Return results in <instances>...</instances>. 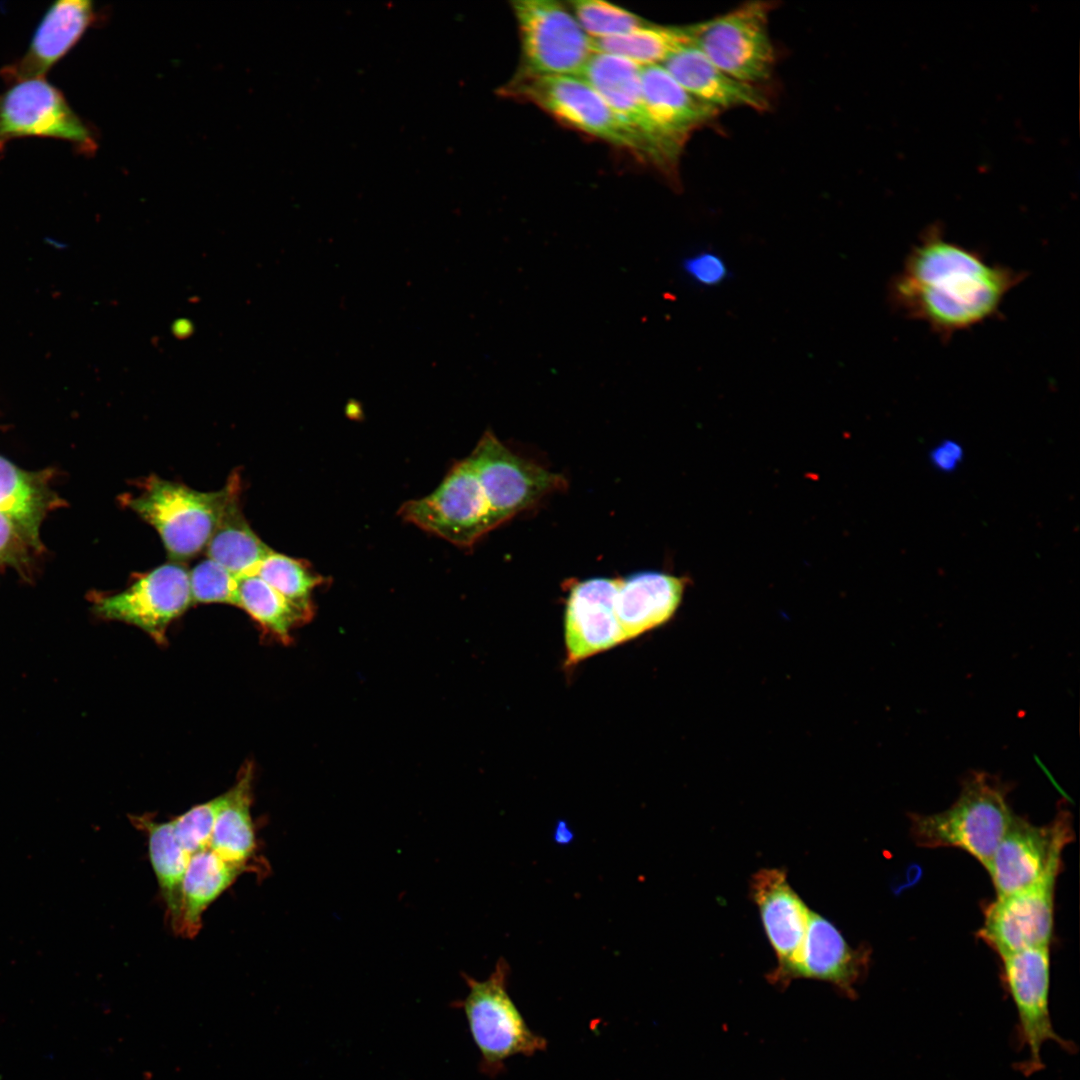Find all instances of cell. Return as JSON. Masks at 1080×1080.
Returning <instances> with one entry per match:
<instances>
[{"label":"cell","mask_w":1080,"mask_h":1080,"mask_svg":"<svg viewBox=\"0 0 1080 1080\" xmlns=\"http://www.w3.org/2000/svg\"><path fill=\"white\" fill-rule=\"evenodd\" d=\"M1024 273L992 264L975 249L929 225L890 280L888 300L907 319L926 324L942 339L992 319Z\"/></svg>","instance_id":"1"},{"label":"cell","mask_w":1080,"mask_h":1080,"mask_svg":"<svg viewBox=\"0 0 1080 1080\" xmlns=\"http://www.w3.org/2000/svg\"><path fill=\"white\" fill-rule=\"evenodd\" d=\"M1009 792V784L998 776L973 771L948 809L909 816L912 839L924 848L961 849L986 868L1015 815Z\"/></svg>","instance_id":"2"},{"label":"cell","mask_w":1080,"mask_h":1080,"mask_svg":"<svg viewBox=\"0 0 1080 1080\" xmlns=\"http://www.w3.org/2000/svg\"><path fill=\"white\" fill-rule=\"evenodd\" d=\"M240 488L237 473L214 492L150 475L140 483L136 494L127 495L126 504L156 529L170 558L181 562L205 550L229 501Z\"/></svg>","instance_id":"3"},{"label":"cell","mask_w":1080,"mask_h":1080,"mask_svg":"<svg viewBox=\"0 0 1080 1080\" xmlns=\"http://www.w3.org/2000/svg\"><path fill=\"white\" fill-rule=\"evenodd\" d=\"M510 966L500 958L485 980L467 974L464 999L454 1003L464 1011L472 1039L480 1053V1071L494 1078L515 1055L533 1056L547 1048V1040L531 1030L510 997L507 987Z\"/></svg>","instance_id":"4"},{"label":"cell","mask_w":1080,"mask_h":1080,"mask_svg":"<svg viewBox=\"0 0 1080 1080\" xmlns=\"http://www.w3.org/2000/svg\"><path fill=\"white\" fill-rule=\"evenodd\" d=\"M771 9L770 2L753 1L691 24L692 45L728 75L758 85L770 78L775 66Z\"/></svg>","instance_id":"5"},{"label":"cell","mask_w":1080,"mask_h":1080,"mask_svg":"<svg viewBox=\"0 0 1080 1080\" xmlns=\"http://www.w3.org/2000/svg\"><path fill=\"white\" fill-rule=\"evenodd\" d=\"M399 514L462 548H471L500 525L468 457L456 462L431 494L404 503Z\"/></svg>","instance_id":"6"},{"label":"cell","mask_w":1080,"mask_h":1080,"mask_svg":"<svg viewBox=\"0 0 1080 1080\" xmlns=\"http://www.w3.org/2000/svg\"><path fill=\"white\" fill-rule=\"evenodd\" d=\"M512 7L521 41L519 74L579 76L595 48L572 12L552 0H517Z\"/></svg>","instance_id":"7"},{"label":"cell","mask_w":1080,"mask_h":1080,"mask_svg":"<svg viewBox=\"0 0 1080 1080\" xmlns=\"http://www.w3.org/2000/svg\"><path fill=\"white\" fill-rule=\"evenodd\" d=\"M553 117L645 159L640 142L618 119L598 92L582 77L574 75H524L506 88Z\"/></svg>","instance_id":"8"},{"label":"cell","mask_w":1080,"mask_h":1080,"mask_svg":"<svg viewBox=\"0 0 1080 1080\" xmlns=\"http://www.w3.org/2000/svg\"><path fill=\"white\" fill-rule=\"evenodd\" d=\"M468 459L500 525L567 487L562 474L515 454L490 431Z\"/></svg>","instance_id":"9"},{"label":"cell","mask_w":1080,"mask_h":1080,"mask_svg":"<svg viewBox=\"0 0 1080 1080\" xmlns=\"http://www.w3.org/2000/svg\"><path fill=\"white\" fill-rule=\"evenodd\" d=\"M23 137L68 141L86 154L96 149L89 127L45 78L15 82L0 94V153Z\"/></svg>","instance_id":"10"},{"label":"cell","mask_w":1080,"mask_h":1080,"mask_svg":"<svg viewBox=\"0 0 1080 1080\" xmlns=\"http://www.w3.org/2000/svg\"><path fill=\"white\" fill-rule=\"evenodd\" d=\"M193 603L189 571L177 561L137 575L126 589L95 597L96 615L134 625L159 644L169 625Z\"/></svg>","instance_id":"11"},{"label":"cell","mask_w":1080,"mask_h":1080,"mask_svg":"<svg viewBox=\"0 0 1080 1080\" xmlns=\"http://www.w3.org/2000/svg\"><path fill=\"white\" fill-rule=\"evenodd\" d=\"M1001 960L1004 984L1017 1012L1018 1040L1028 1051L1019 1069L1029 1075L1043 1068L1045 1043L1054 1042L1066 1051H1072L1073 1044L1056 1033L1051 1020L1049 946L1025 949Z\"/></svg>","instance_id":"12"},{"label":"cell","mask_w":1080,"mask_h":1080,"mask_svg":"<svg viewBox=\"0 0 1080 1080\" xmlns=\"http://www.w3.org/2000/svg\"><path fill=\"white\" fill-rule=\"evenodd\" d=\"M1072 815L1059 808L1046 825H1035L1014 815L988 866L997 896L1006 895L1038 881L1047 870L1062 862L1065 847L1073 839Z\"/></svg>","instance_id":"13"},{"label":"cell","mask_w":1080,"mask_h":1080,"mask_svg":"<svg viewBox=\"0 0 1080 1080\" xmlns=\"http://www.w3.org/2000/svg\"><path fill=\"white\" fill-rule=\"evenodd\" d=\"M1062 862L1035 883L997 896L983 912L977 937L1000 958L1029 948L1049 946L1053 932L1054 897Z\"/></svg>","instance_id":"14"},{"label":"cell","mask_w":1080,"mask_h":1080,"mask_svg":"<svg viewBox=\"0 0 1080 1080\" xmlns=\"http://www.w3.org/2000/svg\"><path fill=\"white\" fill-rule=\"evenodd\" d=\"M750 896L758 907L761 922L773 948L777 966L768 975L772 983L793 980L805 941L810 909L790 886L780 868H763L752 875Z\"/></svg>","instance_id":"15"},{"label":"cell","mask_w":1080,"mask_h":1080,"mask_svg":"<svg viewBox=\"0 0 1080 1080\" xmlns=\"http://www.w3.org/2000/svg\"><path fill=\"white\" fill-rule=\"evenodd\" d=\"M619 578L594 577L574 583L564 612L566 666L621 643L616 613Z\"/></svg>","instance_id":"16"},{"label":"cell","mask_w":1080,"mask_h":1080,"mask_svg":"<svg viewBox=\"0 0 1080 1080\" xmlns=\"http://www.w3.org/2000/svg\"><path fill=\"white\" fill-rule=\"evenodd\" d=\"M642 97L667 172L676 169L691 134L720 112L689 94L662 65L641 67Z\"/></svg>","instance_id":"17"},{"label":"cell","mask_w":1080,"mask_h":1080,"mask_svg":"<svg viewBox=\"0 0 1080 1080\" xmlns=\"http://www.w3.org/2000/svg\"><path fill=\"white\" fill-rule=\"evenodd\" d=\"M641 67L620 56L595 52L580 73L640 142L645 159L666 171L658 136L642 97Z\"/></svg>","instance_id":"18"},{"label":"cell","mask_w":1080,"mask_h":1080,"mask_svg":"<svg viewBox=\"0 0 1080 1080\" xmlns=\"http://www.w3.org/2000/svg\"><path fill=\"white\" fill-rule=\"evenodd\" d=\"M93 17L90 1L54 2L43 15L24 54L3 67L1 77L8 84L45 78L47 72L79 41Z\"/></svg>","instance_id":"19"},{"label":"cell","mask_w":1080,"mask_h":1080,"mask_svg":"<svg viewBox=\"0 0 1080 1080\" xmlns=\"http://www.w3.org/2000/svg\"><path fill=\"white\" fill-rule=\"evenodd\" d=\"M865 945L851 947L837 927L827 918L810 910L808 926L795 978L829 982L848 996L863 978L870 961Z\"/></svg>","instance_id":"20"},{"label":"cell","mask_w":1080,"mask_h":1080,"mask_svg":"<svg viewBox=\"0 0 1080 1080\" xmlns=\"http://www.w3.org/2000/svg\"><path fill=\"white\" fill-rule=\"evenodd\" d=\"M687 579L659 571L619 578L616 613L623 642L667 623L677 611Z\"/></svg>","instance_id":"21"},{"label":"cell","mask_w":1080,"mask_h":1080,"mask_svg":"<svg viewBox=\"0 0 1080 1080\" xmlns=\"http://www.w3.org/2000/svg\"><path fill=\"white\" fill-rule=\"evenodd\" d=\"M662 66L689 94L719 111L736 107L763 111L769 106L758 85L728 75L694 45L678 50Z\"/></svg>","instance_id":"22"},{"label":"cell","mask_w":1080,"mask_h":1080,"mask_svg":"<svg viewBox=\"0 0 1080 1080\" xmlns=\"http://www.w3.org/2000/svg\"><path fill=\"white\" fill-rule=\"evenodd\" d=\"M253 766L246 763L235 784L221 794L209 848L246 871L253 865L257 842L251 817Z\"/></svg>","instance_id":"23"},{"label":"cell","mask_w":1080,"mask_h":1080,"mask_svg":"<svg viewBox=\"0 0 1080 1080\" xmlns=\"http://www.w3.org/2000/svg\"><path fill=\"white\" fill-rule=\"evenodd\" d=\"M58 504L47 473L22 470L0 456V512L21 529L38 551L41 523Z\"/></svg>","instance_id":"24"},{"label":"cell","mask_w":1080,"mask_h":1080,"mask_svg":"<svg viewBox=\"0 0 1080 1080\" xmlns=\"http://www.w3.org/2000/svg\"><path fill=\"white\" fill-rule=\"evenodd\" d=\"M246 869L229 863L210 848L190 855L182 884L178 935L196 936L202 915Z\"/></svg>","instance_id":"25"},{"label":"cell","mask_w":1080,"mask_h":1080,"mask_svg":"<svg viewBox=\"0 0 1080 1080\" xmlns=\"http://www.w3.org/2000/svg\"><path fill=\"white\" fill-rule=\"evenodd\" d=\"M130 818L132 824L147 835L149 857L166 906L168 922L176 932L182 884L190 855L176 840L171 821L159 822L149 816Z\"/></svg>","instance_id":"26"},{"label":"cell","mask_w":1080,"mask_h":1080,"mask_svg":"<svg viewBox=\"0 0 1080 1080\" xmlns=\"http://www.w3.org/2000/svg\"><path fill=\"white\" fill-rule=\"evenodd\" d=\"M240 491L229 501L205 550L238 578L256 575L261 561L272 550L252 530L240 508Z\"/></svg>","instance_id":"27"},{"label":"cell","mask_w":1080,"mask_h":1080,"mask_svg":"<svg viewBox=\"0 0 1080 1080\" xmlns=\"http://www.w3.org/2000/svg\"><path fill=\"white\" fill-rule=\"evenodd\" d=\"M266 632L289 643L291 632L313 616V605L286 598L257 575L238 579V603Z\"/></svg>","instance_id":"28"},{"label":"cell","mask_w":1080,"mask_h":1080,"mask_svg":"<svg viewBox=\"0 0 1080 1080\" xmlns=\"http://www.w3.org/2000/svg\"><path fill=\"white\" fill-rule=\"evenodd\" d=\"M595 52L623 57L640 67L662 65L678 50L692 45L690 25L643 24L625 34L594 40Z\"/></svg>","instance_id":"29"},{"label":"cell","mask_w":1080,"mask_h":1080,"mask_svg":"<svg viewBox=\"0 0 1080 1080\" xmlns=\"http://www.w3.org/2000/svg\"><path fill=\"white\" fill-rule=\"evenodd\" d=\"M256 575L293 602L313 605L312 592L326 580L305 560L271 550L261 561Z\"/></svg>","instance_id":"30"},{"label":"cell","mask_w":1080,"mask_h":1080,"mask_svg":"<svg viewBox=\"0 0 1080 1080\" xmlns=\"http://www.w3.org/2000/svg\"><path fill=\"white\" fill-rule=\"evenodd\" d=\"M569 4L582 29L594 40L619 36L646 23L638 15L604 1L574 0Z\"/></svg>","instance_id":"31"},{"label":"cell","mask_w":1080,"mask_h":1080,"mask_svg":"<svg viewBox=\"0 0 1080 1080\" xmlns=\"http://www.w3.org/2000/svg\"><path fill=\"white\" fill-rule=\"evenodd\" d=\"M238 577L216 561L206 558L189 571L193 602L237 606Z\"/></svg>","instance_id":"32"},{"label":"cell","mask_w":1080,"mask_h":1080,"mask_svg":"<svg viewBox=\"0 0 1080 1080\" xmlns=\"http://www.w3.org/2000/svg\"><path fill=\"white\" fill-rule=\"evenodd\" d=\"M220 802L219 795L170 820L176 840L189 855L209 848Z\"/></svg>","instance_id":"33"},{"label":"cell","mask_w":1080,"mask_h":1080,"mask_svg":"<svg viewBox=\"0 0 1080 1080\" xmlns=\"http://www.w3.org/2000/svg\"><path fill=\"white\" fill-rule=\"evenodd\" d=\"M682 270L699 286L714 287L728 278V268L723 258L710 250L695 252L682 261Z\"/></svg>","instance_id":"34"},{"label":"cell","mask_w":1080,"mask_h":1080,"mask_svg":"<svg viewBox=\"0 0 1080 1080\" xmlns=\"http://www.w3.org/2000/svg\"><path fill=\"white\" fill-rule=\"evenodd\" d=\"M32 550L38 551L21 529L0 512V564L22 568Z\"/></svg>","instance_id":"35"},{"label":"cell","mask_w":1080,"mask_h":1080,"mask_svg":"<svg viewBox=\"0 0 1080 1080\" xmlns=\"http://www.w3.org/2000/svg\"><path fill=\"white\" fill-rule=\"evenodd\" d=\"M964 458V450L956 440H941L929 452L931 465L939 472L951 473L958 469Z\"/></svg>","instance_id":"36"},{"label":"cell","mask_w":1080,"mask_h":1080,"mask_svg":"<svg viewBox=\"0 0 1080 1080\" xmlns=\"http://www.w3.org/2000/svg\"><path fill=\"white\" fill-rule=\"evenodd\" d=\"M574 838V833L564 821H559L554 829L553 839L561 845L569 844Z\"/></svg>","instance_id":"37"}]
</instances>
